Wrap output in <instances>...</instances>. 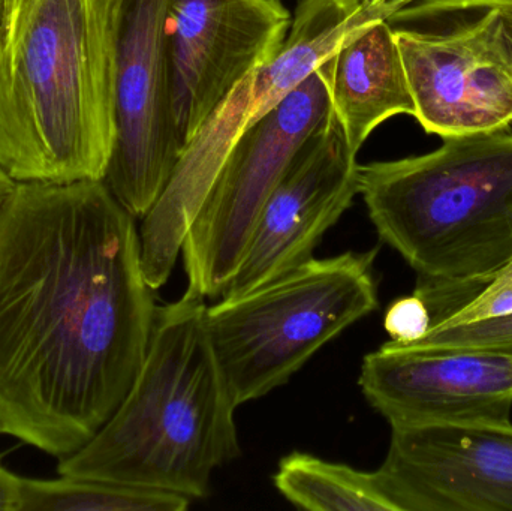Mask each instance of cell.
I'll list each match as a JSON object with an SVG mask.
<instances>
[{
    "label": "cell",
    "mask_w": 512,
    "mask_h": 511,
    "mask_svg": "<svg viewBox=\"0 0 512 511\" xmlns=\"http://www.w3.org/2000/svg\"><path fill=\"white\" fill-rule=\"evenodd\" d=\"M324 68L331 110L354 152L391 117L414 116V99L390 21L373 18L358 26Z\"/></svg>",
    "instance_id": "5bb4252c"
},
{
    "label": "cell",
    "mask_w": 512,
    "mask_h": 511,
    "mask_svg": "<svg viewBox=\"0 0 512 511\" xmlns=\"http://www.w3.org/2000/svg\"><path fill=\"white\" fill-rule=\"evenodd\" d=\"M0 12H2V0H0Z\"/></svg>",
    "instance_id": "cb8c5ba5"
},
{
    "label": "cell",
    "mask_w": 512,
    "mask_h": 511,
    "mask_svg": "<svg viewBox=\"0 0 512 511\" xmlns=\"http://www.w3.org/2000/svg\"><path fill=\"white\" fill-rule=\"evenodd\" d=\"M153 291L104 180L17 182L0 215V435L57 459L86 446L146 359Z\"/></svg>",
    "instance_id": "6da1fadb"
},
{
    "label": "cell",
    "mask_w": 512,
    "mask_h": 511,
    "mask_svg": "<svg viewBox=\"0 0 512 511\" xmlns=\"http://www.w3.org/2000/svg\"><path fill=\"white\" fill-rule=\"evenodd\" d=\"M450 32L394 29L414 117L444 138L510 129L512 45L495 9Z\"/></svg>",
    "instance_id": "9c48e42d"
},
{
    "label": "cell",
    "mask_w": 512,
    "mask_h": 511,
    "mask_svg": "<svg viewBox=\"0 0 512 511\" xmlns=\"http://www.w3.org/2000/svg\"><path fill=\"white\" fill-rule=\"evenodd\" d=\"M291 23L282 0H171L174 116L182 153L225 96L279 54Z\"/></svg>",
    "instance_id": "30bf717a"
},
{
    "label": "cell",
    "mask_w": 512,
    "mask_h": 511,
    "mask_svg": "<svg viewBox=\"0 0 512 511\" xmlns=\"http://www.w3.org/2000/svg\"><path fill=\"white\" fill-rule=\"evenodd\" d=\"M378 473L397 511H512V423L393 426Z\"/></svg>",
    "instance_id": "4fadbf2b"
},
{
    "label": "cell",
    "mask_w": 512,
    "mask_h": 511,
    "mask_svg": "<svg viewBox=\"0 0 512 511\" xmlns=\"http://www.w3.org/2000/svg\"><path fill=\"white\" fill-rule=\"evenodd\" d=\"M378 249L310 258L233 299L206 324L237 407L288 383L325 344L378 308Z\"/></svg>",
    "instance_id": "5b68a950"
},
{
    "label": "cell",
    "mask_w": 512,
    "mask_h": 511,
    "mask_svg": "<svg viewBox=\"0 0 512 511\" xmlns=\"http://www.w3.org/2000/svg\"><path fill=\"white\" fill-rule=\"evenodd\" d=\"M15 182L5 170L0 168V215H2L3 209H5L6 203H8L9 197H11L12 191H14Z\"/></svg>",
    "instance_id": "603a6c76"
},
{
    "label": "cell",
    "mask_w": 512,
    "mask_h": 511,
    "mask_svg": "<svg viewBox=\"0 0 512 511\" xmlns=\"http://www.w3.org/2000/svg\"><path fill=\"white\" fill-rule=\"evenodd\" d=\"M171 0H120L116 141L104 183L143 219L167 188L182 150L174 116Z\"/></svg>",
    "instance_id": "ba28073f"
},
{
    "label": "cell",
    "mask_w": 512,
    "mask_h": 511,
    "mask_svg": "<svg viewBox=\"0 0 512 511\" xmlns=\"http://www.w3.org/2000/svg\"><path fill=\"white\" fill-rule=\"evenodd\" d=\"M375 15L361 0H298L276 57L243 78L207 117L155 206L141 219V261L152 290L167 284L183 240L236 141Z\"/></svg>",
    "instance_id": "8992f818"
},
{
    "label": "cell",
    "mask_w": 512,
    "mask_h": 511,
    "mask_svg": "<svg viewBox=\"0 0 512 511\" xmlns=\"http://www.w3.org/2000/svg\"><path fill=\"white\" fill-rule=\"evenodd\" d=\"M191 503V498L173 492L98 480L21 477L20 511H185Z\"/></svg>",
    "instance_id": "2e32d148"
},
{
    "label": "cell",
    "mask_w": 512,
    "mask_h": 511,
    "mask_svg": "<svg viewBox=\"0 0 512 511\" xmlns=\"http://www.w3.org/2000/svg\"><path fill=\"white\" fill-rule=\"evenodd\" d=\"M120 0H2L0 168L104 180L116 141Z\"/></svg>",
    "instance_id": "7a4b0ae2"
},
{
    "label": "cell",
    "mask_w": 512,
    "mask_h": 511,
    "mask_svg": "<svg viewBox=\"0 0 512 511\" xmlns=\"http://www.w3.org/2000/svg\"><path fill=\"white\" fill-rule=\"evenodd\" d=\"M358 165L331 110L265 201L221 299L249 293L313 258L322 236L358 195Z\"/></svg>",
    "instance_id": "8fae6325"
},
{
    "label": "cell",
    "mask_w": 512,
    "mask_h": 511,
    "mask_svg": "<svg viewBox=\"0 0 512 511\" xmlns=\"http://www.w3.org/2000/svg\"><path fill=\"white\" fill-rule=\"evenodd\" d=\"M382 242L417 272L433 326L512 258V132L444 138L426 155L358 165Z\"/></svg>",
    "instance_id": "277c9868"
},
{
    "label": "cell",
    "mask_w": 512,
    "mask_h": 511,
    "mask_svg": "<svg viewBox=\"0 0 512 511\" xmlns=\"http://www.w3.org/2000/svg\"><path fill=\"white\" fill-rule=\"evenodd\" d=\"M512 312V258L502 267L489 284L475 294L459 311L454 312L435 326L447 324L471 323V321L489 320ZM433 327V326H432Z\"/></svg>",
    "instance_id": "ac0fdd59"
},
{
    "label": "cell",
    "mask_w": 512,
    "mask_h": 511,
    "mask_svg": "<svg viewBox=\"0 0 512 511\" xmlns=\"http://www.w3.org/2000/svg\"><path fill=\"white\" fill-rule=\"evenodd\" d=\"M330 111L321 65L236 141L183 240L189 291L204 299L221 297L265 201Z\"/></svg>",
    "instance_id": "52a82bcc"
},
{
    "label": "cell",
    "mask_w": 512,
    "mask_h": 511,
    "mask_svg": "<svg viewBox=\"0 0 512 511\" xmlns=\"http://www.w3.org/2000/svg\"><path fill=\"white\" fill-rule=\"evenodd\" d=\"M358 383L391 428L511 423L510 353L388 341L364 357Z\"/></svg>",
    "instance_id": "7c38bea8"
},
{
    "label": "cell",
    "mask_w": 512,
    "mask_h": 511,
    "mask_svg": "<svg viewBox=\"0 0 512 511\" xmlns=\"http://www.w3.org/2000/svg\"><path fill=\"white\" fill-rule=\"evenodd\" d=\"M206 299L186 290L156 311L146 359L95 437L57 473L206 498L213 473L242 456L237 405L216 359Z\"/></svg>",
    "instance_id": "3957f363"
},
{
    "label": "cell",
    "mask_w": 512,
    "mask_h": 511,
    "mask_svg": "<svg viewBox=\"0 0 512 511\" xmlns=\"http://www.w3.org/2000/svg\"><path fill=\"white\" fill-rule=\"evenodd\" d=\"M21 477L3 467L0 461V511H20Z\"/></svg>",
    "instance_id": "44dd1931"
},
{
    "label": "cell",
    "mask_w": 512,
    "mask_h": 511,
    "mask_svg": "<svg viewBox=\"0 0 512 511\" xmlns=\"http://www.w3.org/2000/svg\"><path fill=\"white\" fill-rule=\"evenodd\" d=\"M483 9H495L505 36L512 45V0H421L397 12L388 21L394 23V21L426 20V18L457 14V12H480Z\"/></svg>",
    "instance_id": "ffe728a7"
},
{
    "label": "cell",
    "mask_w": 512,
    "mask_h": 511,
    "mask_svg": "<svg viewBox=\"0 0 512 511\" xmlns=\"http://www.w3.org/2000/svg\"><path fill=\"white\" fill-rule=\"evenodd\" d=\"M406 347L492 350L512 354V312L489 320L433 326L421 341Z\"/></svg>",
    "instance_id": "e0dca14e"
},
{
    "label": "cell",
    "mask_w": 512,
    "mask_h": 511,
    "mask_svg": "<svg viewBox=\"0 0 512 511\" xmlns=\"http://www.w3.org/2000/svg\"><path fill=\"white\" fill-rule=\"evenodd\" d=\"M361 2L370 14L390 20L397 12L414 5V3L421 2V0H361Z\"/></svg>",
    "instance_id": "7402d4cb"
},
{
    "label": "cell",
    "mask_w": 512,
    "mask_h": 511,
    "mask_svg": "<svg viewBox=\"0 0 512 511\" xmlns=\"http://www.w3.org/2000/svg\"><path fill=\"white\" fill-rule=\"evenodd\" d=\"M433 320L429 306L418 294L402 297L388 306L384 317L385 332L390 341L411 345L421 341L432 329Z\"/></svg>",
    "instance_id": "d6986e66"
},
{
    "label": "cell",
    "mask_w": 512,
    "mask_h": 511,
    "mask_svg": "<svg viewBox=\"0 0 512 511\" xmlns=\"http://www.w3.org/2000/svg\"><path fill=\"white\" fill-rule=\"evenodd\" d=\"M274 486L285 500L310 511H397L378 471H360L306 453L279 462Z\"/></svg>",
    "instance_id": "9a60e30c"
}]
</instances>
